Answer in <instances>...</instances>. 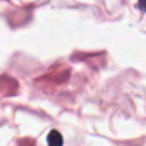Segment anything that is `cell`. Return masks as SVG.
<instances>
[{
	"instance_id": "cell-1",
	"label": "cell",
	"mask_w": 146,
	"mask_h": 146,
	"mask_svg": "<svg viewBox=\"0 0 146 146\" xmlns=\"http://www.w3.org/2000/svg\"><path fill=\"white\" fill-rule=\"evenodd\" d=\"M49 146H62L63 144V139H62L60 133L58 131H51L48 137Z\"/></svg>"
},
{
	"instance_id": "cell-2",
	"label": "cell",
	"mask_w": 146,
	"mask_h": 146,
	"mask_svg": "<svg viewBox=\"0 0 146 146\" xmlns=\"http://www.w3.org/2000/svg\"><path fill=\"white\" fill-rule=\"evenodd\" d=\"M139 7L141 8V9L144 10V12H146V0H140Z\"/></svg>"
}]
</instances>
